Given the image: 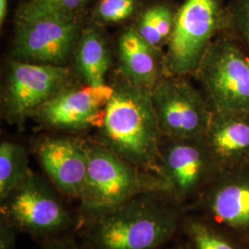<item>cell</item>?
Instances as JSON below:
<instances>
[{
  "label": "cell",
  "instance_id": "cell-1",
  "mask_svg": "<svg viewBox=\"0 0 249 249\" xmlns=\"http://www.w3.org/2000/svg\"><path fill=\"white\" fill-rule=\"evenodd\" d=\"M184 208L153 190L81 219L78 238L89 249H162L181 235Z\"/></svg>",
  "mask_w": 249,
  "mask_h": 249
},
{
  "label": "cell",
  "instance_id": "cell-2",
  "mask_svg": "<svg viewBox=\"0 0 249 249\" xmlns=\"http://www.w3.org/2000/svg\"><path fill=\"white\" fill-rule=\"evenodd\" d=\"M97 142L140 169L158 176L162 135L151 92L123 80L113 86Z\"/></svg>",
  "mask_w": 249,
  "mask_h": 249
},
{
  "label": "cell",
  "instance_id": "cell-3",
  "mask_svg": "<svg viewBox=\"0 0 249 249\" xmlns=\"http://www.w3.org/2000/svg\"><path fill=\"white\" fill-rule=\"evenodd\" d=\"M71 202L47 178L31 172L0 200V215L41 246L78 235L81 216Z\"/></svg>",
  "mask_w": 249,
  "mask_h": 249
},
{
  "label": "cell",
  "instance_id": "cell-4",
  "mask_svg": "<svg viewBox=\"0 0 249 249\" xmlns=\"http://www.w3.org/2000/svg\"><path fill=\"white\" fill-rule=\"evenodd\" d=\"M85 143L88 172L78 203L81 219L111 210L144 192H168L159 176L136 167L96 141Z\"/></svg>",
  "mask_w": 249,
  "mask_h": 249
},
{
  "label": "cell",
  "instance_id": "cell-5",
  "mask_svg": "<svg viewBox=\"0 0 249 249\" xmlns=\"http://www.w3.org/2000/svg\"><path fill=\"white\" fill-rule=\"evenodd\" d=\"M195 76L213 113L249 112V57L231 37L218 35Z\"/></svg>",
  "mask_w": 249,
  "mask_h": 249
},
{
  "label": "cell",
  "instance_id": "cell-6",
  "mask_svg": "<svg viewBox=\"0 0 249 249\" xmlns=\"http://www.w3.org/2000/svg\"><path fill=\"white\" fill-rule=\"evenodd\" d=\"M224 16L220 0H186L176 13L167 43L168 75L195 76L214 39L222 32Z\"/></svg>",
  "mask_w": 249,
  "mask_h": 249
},
{
  "label": "cell",
  "instance_id": "cell-7",
  "mask_svg": "<svg viewBox=\"0 0 249 249\" xmlns=\"http://www.w3.org/2000/svg\"><path fill=\"white\" fill-rule=\"evenodd\" d=\"M219 172L204 136L181 140L162 137L158 176L170 195L186 212L196 203Z\"/></svg>",
  "mask_w": 249,
  "mask_h": 249
},
{
  "label": "cell",
  "instance_id": "cell-8",
  "mask_svg": "<svg viewBox=\"0 0 249 249\" xmlns=\"http://www.w3.org/2000/svg\"><path fill=\"white\" fill-rule=\"evenodd\" d=\"M188 77L166 75L151 91L162 137L181 140L204 136L213 111Z\"/></svg>",
  "mask_w": 249,
  "mask_h": 249
},
{
  "label": "cell",
  "instance_id": "cell-9",
  "mask_svg": "<svg viewBox=\"0 0 249 249\" xmlns=\"http://www.w3.org/2000/svg\"><path fill=\"white\" fill-rule=\"evenodd\" d=\"M187 212L201 215L249 246V164L220 171Z\"/></svg>",
  "mask_w": 249,
  "mask_h": 249
},
{
  "label": "cell",
  "instance_id": "cell-10",
  "mask_svg": "<svg viewBox=\"0 0 249 249\" xmlns=\"http://www.w3.org/2000/svg\"><path fill=\"white\" fill-rule=\"evenodd\" d=\"M14 53L18 60L64 66L74 53L81 30L77 18L39 15L17 19Z\"/></svg>",
  "mask_w": 249,
  "mask_h": 249
},
{
  "label": "cell",
  "instance_id": "cell-11",
  "mask_svg": "<svg viewBox=\"0 0 249 249\" xmlns=\"http://www.w3.org/2000/svg\"><path fill=\"white\" fill-rule=\"evenodd\" d=\"M70 80V71L65 66L12 62L4 93V106L9 120L22 121L68 88Z\"/></svg>",
  "mask_w": 249,
  "mask_h": 249
},
{
  "label": "cell",
  "instance_id": "cell-12",
  "mask_svg": "<svg viewBox=\"0 0 249 249\" xmlns=\"http://www.w3.org/2000/svg\"><path fill=\"white\" fill-rule=\"evenodd\" d=\"M36 154L47 179L71 201L79 203L88 172L85 141L45 137L36 144Z\"/></svg>",
  "mask_w": 249,
  "mask_h": 249
},
{
  "label": "cell",
  "instance_id": "cell-13",
  "mask_svg": "<svg viewBox=\"0 0 249 249\" xmlns=\"http://www.w3.org/2000/svg\"><path fill=\"white\" fill-rule=\"evenodd\" d=\"M113 87L66 88L36 111L39 120L53 128L78 132L99 127Z\"/></svg>",
  "mask_w": 249,
  "mask_h": 249
},
{
  "label": "cell",
  "instance_id": "cell-14",
  "mask_svg": "<svg viewBox=\"0 0 249 249\" xmlns=\"http://www.w3.org/2000/svg\"><path fill=\"white\" fill-rule=\"evenodd\" d=\"M204 138L220 171L249 164V112L213 113Z\"/></svg>",
  "mask_w": 249,
  "mask_h": 249
},
{
  "label": "cell",
  "instance_id": "cell-15",
  "mask_svg": "<svg viewBox=\"0 0 249 249\" xmlns=\"http://www.w3.org/2000/svg\"><path fill=\"white\" fill-rule=\"evenodd\" d=\"M118 56L124 80L150 92L168 75L165 54L143 40L133 28L120 36Z\"/></svg>",
  "mask_w": 249,
  "mask_h": 249
},
{
  "label": "cell",
  "instance_id": "cell-16",
  "mask_svg": "<svg viewBox=\"0 0 249 249\" xmlns=\"http://www.w3.org/2000/svg\"><path fill=\"white\" fill-rule=\"evenodd\" d=\"M76 69L86 84L91 87L106 86L110 66V54L104 36L96 29L81 32L75 50Z\"/></svg>",
  "mask_w": 249,
  "mask_h": 249
},
{
  "label": "cell",
  "instance_id": "cell-17",
  "mask_svg": "<svg viewBox=\"0 0 249 249\" xmlns=\"http://www.w3.org/2000/svg\"><path fill=\"white\" fill-rule=\"evenodd\" d=\"M180 236L187 249H249L201 215L190 212L183 217Z\"/></svg>",
  "mask_w": 249,
  "mask_h": 249
},
{
  "label": "cell",
  "instance_id": "cell-18",
  "mask_svg": "<svg viewBox=\"0 0 249 249\" xmlns=\"http://www.w3.org/2000/svg\"><path fill=\"white\" fill-rule=\"evenodd\" d=\"M28 152L18 143L4 141L0 144V200L18 187L31 174Z\"/></svg>",
  "mask_w": 249,
  "mask_h": 249
},
{
  "label": "cell",
  "instance_id": "cell-19",
  "mask_svg": "<svg viewBox=\"0 0 249 249\" xmlns=\"http://www.w3.org/2000/svg\"><path fill=\"white\" fill-rule=\"evenodd\" d=\"M88 0H29L18 11V18L51 15L77 18L78 12L84 8Z\"/></svg>",
  "mask_w": 249,
  "mask_h": 249
},
{
  "label": "cell",
  "instance_id": "cell-20",
  "mask_svg": "<svg viewBox=\"0 0 249 249\" xmlns=\"http://www.w3.org/2000/svg\"><path fill=\"white\" fill-rule=\"evenodd\" d=\"M221 33L231 37L249 57V0H239L230 16L223 18Z\"/></svg>",
  "mask_w": 249,
  "mask_h": 249
},
{
  "label": "cell",
  "instance_id": "cell-21",
  "mask_svg": "<svg viewBox=\"0 0 249 249\" xmlns=\"http://www.w3.org/2000/svg\"><path fill=\"white\" fill-rule=\"evenodd\" d=\"M135 7V0H99L96 14L106 23H117L129 18Z\"/></svg>",
  "mask_w": 249,
  "mask_h": 249
},
{
  "label": "cell",
  "instance_id": "cell-22",
  "mask_svg": "<svg viewBox=\"0 0 249 249\" xmlns=\"http://www.w3.org/2000/svg\"><path fill=\"white\" fill-rule=\"evenodd\" d=\"M18 233V229L0 215V249H15Z\"/></svg>",
  "mask_w": 249,
  "mask_h": 249
},
{
  "label": "cell",
  "instance_id": "cell-23",
  "mask_svg": "<svg viewBox=\"0 0 249 249\" xmlns=\"http://www.w3.org/2000/svg\"><path fill=\"white\" fill-rule=\"evenodd\" d=\"M40 247L41 249H89L78 238V236L52 241L43 244Z\"/></svg>",
  "mask_w": 249,
  "mask_h": 249
},
{
  "label": "cell",
  "instance_id": "cell-24",
  "mask_svg": "<svg viewBox=\"0 0 249 249\" xmlns=\"http://www.w3.org/2000/svg\"><path fill=\"white\" fill-rule=\"evenodd\" d=\"M8 0H0V23L3 24L7 17Z\"/></svg>",
  "mask_w": 249,
  "mask_h": 249
},
{
  "label": "cell",
  "instance_id": "cell-25",
  "mask_svg": "<svg viewBox=\"0 0 249 249\" xmlns=\"http://www.w3.org/2000/svg\"><path fill=\"white\" fill-rule=\"evenodd\" d=\"M162 249H187V248H186V245H185L184 241L182 240V238L180 236L178 240L175 241L174 243H172L168 247H166V248Z\"/></svg>",
  "mask_w": 249,
  "mask_h": 249
}]
</instances>
